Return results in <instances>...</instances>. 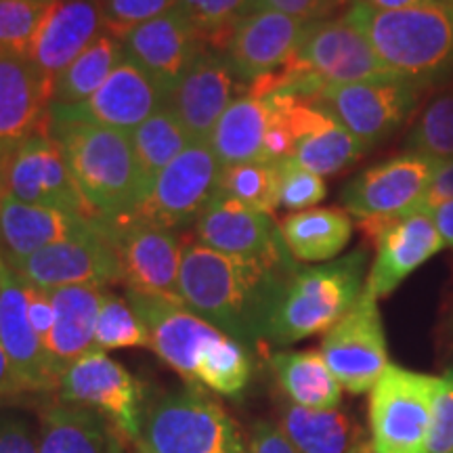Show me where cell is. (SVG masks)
<instances>
[{
    "label": "cell",
    "mask_w": 453,
    "mask_h": 453,
    "mask_svg": "<svg viewBox=\"0 0 453 453\" xmlns=\"http://www.w3.org/2000/svg\"><path fill=\"white\" fill-rule=\"evenodd\" d=\"M307 26L273 9L254 11L234 27L223 55L237 81L250 84L281 70L296 55Z\"/></svg>",
    "instance_id": "7402d4cb"
},
{
    "label": "cell",
    "mask_w": 453,
    "mask_h": 453,
    "mask_svg": "<svg viewBox=\"0 0 453 453\" xmlns=\"http://www.w3.org/2000/svg\"><path fill=\"white\" fill-rule=\"evenodd\" d=\"M120 434L97 411L53 403L41 416L38 453H124Z\"/></svg>",
    "instance_id": "f1b7e54d"
},
{
    "label": "cell",
    "mask_w": 453,
    "mask_h": 453,
    "mask_svg": "<svg viewBox=\"0 0 453 453\" xmlns=\"http://www.w3.org/2000/svg\"><path fill=\"white\" fill-rule=\"evenodd\" d=\"M127 300L150 336V349L189 387H196L197 357L219 336V327L174 300L134 290L127 292Z\"/></svg>",
    "instance_id": "ffe728a7"
},
{
    "label": "cell",
    "mask_w": 453,
    "mask_h": 453,
    "mask_svg": "<svg viewBox=\"0 0 453 453\" xmlns=\"http://www.w3.org/2000/svg\"><path fill=\"white\" fill-rule=\"evenodd\" d=\"M0 453H38V434L17 416H0Z\"/></svg>",
    "instance_id": "bcb514c9"
},
{
    "label": "cell",
    "mask_w": 453,
    "mask_h": 453,
    "mask_svg": "<svg viewBox=\"0 0 453 453\" xmlns=\"http://www.w3.org/2000/svg\"><path fill=\"white\" fill-rule=\"evenodd\" d=\"M353 453H378L376 449H373V447H372V443H364V445H361L359 447V449H355Z\"/></svg>",
    "instance_id": "11a10c76"
},
{
    "label": "cell",
    "mask_w": 453,
    "mask_h": 453,
    "mask_svg": "<svg viewBox=\"0 0 453 453\" xmlns=\"http://www.w3.org/2000/svg\"><path fill=\"white\" fill-rule=\"evenodd\" d=\"M17 395H26V390L21 387L19 378L15 376L13 365H11L7 353H4L3 344H0V401L13 399Z\"/></svg>",
    "instance_id": "f907efd6"
},
{
    "label": "cell",
    "mask_w": 453,
    "mask_h": 453,
    "mask_svg": "<svg viewBox=\"0 0 453 453\" xmlns=\"http://www.w3.org/2000/svg\"><path fill=\"white\" fill-rule=\"evenodd\" d=\"M55 393L61 403L101 413L127 439L139 437L145 411L143 384L104 350H93L73 361L61 373Z\"/></svg>",
    "instance_id": "9c48e42d"
},
{
    "label": "cell",
    "mask_w": 453,
    "mask_h": 453,
    "mask_svg": "<svg viewBox=\"0 0 453 453\" xmlns=\"http://www.w3.org/2000/svg\"><path fill=\"white\" fill-rule=\"evenodd\" d=\"M367 252L364 248L317 267L288 275L267 326L265 344L288 347L326 334L364 294Z\"/></svg>",
    "instance_id": "277c9868"
},
{
    "label": "cell",
    "mask_w": 453,
    "mask_h": 453,
    "mask_svg": "<svg viewBox=\"0 0 453 453\" xmlns=\"http://www.w3.org/2000/svg\"><path fill=\"white\" fill-rule=\"evenodd\" d=\"M277 384L288 401L307 410H336L342 387L326 365L319 350L275 353L269 359Z\"/></svg>",
    "instance_id": "d6a6232c"
},
{
    "label": "cell",
    "mask_w": 453,
    "mask_h": 453,
    "mask_svg": "<svg viewBox=\"0 0 453 453\" xmlns=\"http://www.w3.org/2000/svg\"><path fill=\"white\" fill-rule=\"evenodd\" d=\"M292 134V157L319 177H330L365 154V147L315 101L267 93Z\"/></svg>",
    "instance_id": "ac0fdd59"
},
{
    "label": "cell",
    "mask_w": 453,
    "mask_h": 453,
    "mask_svg": "<svg viewBox=\"0 0 453 453\" xmlns=\"http://www.w3.org/2000/svg\"><path fill=\"white\" fill-rule=\"evenodd\" d=\"M292 273L191 242L180 265V300L226 336L254 349L265 344L271 313Z\"/></svg>",
    "instance_id": "6da1fadb"
},
{
    "label": "cell",
    "mask_w": 453,
    "mask_h": 453,
    "mask_svg": "<svg viewBox=\"0 0 453 453\" xmlns=\"http://www.w3.org/2000/svg\"><path fill=\"white\" fill-rule=\"evenodd\" d=\"M217 194L252 208L273 214L280 208V170L277 162L252 160L223 166Z\"/></svg>",
    "instance_id": "8d00e7d4"
},
{
    "label": "cell",
    "mask_w": 453,
    "mask_h": 453,
    "mask_svg": "<svg viewBox=\"0 0 453 453\" xmlns=\"http://www.w3.org/2000/svg\"><path fill=\"white\" fill-rule=\"evenodd\" d=\"M145 197L157 174L189 147L191 137L166 105L130 133ZM143 197V200H145Z\"/></svg>",
    "instance_id": "e575fe53"
},
{
    "label": "cell",
    "mask_w": 453,
    "mask_h": 453,
    "mask_svg": "<svg viewBox=\"0 0 453 453\" xmlns=\"http://www.w3.org/2000/svg\"><path fill=\"white\" fill-rule=\"evenodd\" d=\"M95 220L55 208L32 206L7 196L0 203V260L13 269L50 243L87 234Z\"/></svg>",
    "instance_id": "4316f807"
},
{
    "label": "cell",
    "mask_w": 453,
    "mask_h": 453,
    "mask_svg": "<svg viewBox=\"0 0 453 453\" xmlns=\"http://www.w3.org/2000/svg\"><path fill=\"white\" fill-rule=\"evenodd\" d=\"M36 3H44V4H49V3H53V0H36Z\"/></svg>",
    "instance_id": "9f6ffc18"
},
{
    "label": "cell",
    "mask_w": 453,
    "mask_h": 453,
    "mask_svg": "<svg viewBox=\"0 0 453 453\" xmlns=\"http://www.w3.org/2000/svg\"><path fill=\"white\" fill-rule=\"evenodd\" d=\"M116 349H150V336L128 300L113 292H104L95 327V350L105 353Z\"/></svg>",
    "instance_id": "ab89813d"
},
{
    "label": "cell",
    "mask_w": 453,
    "mask_h": 453,
    "mask_svg": "<svg viewBox=\"0 0 453 453\" xmlns=\"http://www.w3.org/2000/svg\"><path fill=\"white\" fill-rule=\"evenodd\" d=\"M271 120H273V105L269 104V99L243 93L226 107L208 143L223 166L265 160V137Z\"/></svg>",
    "instance_id": "4dcf8cb0"
},
{
    "label": "cell",
    "mask_w": 453,
    "mask_h": 453,
    "mask_svg": "<svg viewBox=\"0 0 453 453\" xmlns=\"http://www.w3.org/2000/svg\"><path fill=\"white\" fill-rule=\"evenodd\" d=\"M449 3H451V7H453V0H449Z\"/></svg>",
    "instance_id": "6f0895ef"
},
{
    "label": "cell",
    "mask_w": 453,
    "mask_h": 453,
    "mask_svg": "<svg viewBox=\"0 0 453 453\" xmlns=\"http://www.w3.org/2000/svg\"><path fill=\"white\" fill-rule=\"evenodd\" d=\"M319 353L340 387L353 395L372 390L390 365L378 298L364 288L349 313L326 332Z\"/></svg>",
    "instance_id": "4fadbf2b"
},
{
    "label": "cell",
    "mask_w": 453,
    "mask_h": 453,
    "mask_svg": "<svg viewBox=\"0 0 453 453\" xmlns=\"http://www.w3.org/2000/svg\"><path fill=\"white\" fill-rule=\"evenodd\" d=\"M0 344L26 393H53L57 380L44 340L27 317L26 281L0 260Z\"/></svg>",
    "instance_id": "cb8c5ba5"
},
{
    "label": "cell",
    "mask_w": 453,
    "mask_h": 453,
    "mask_svg": "<svg viewBox=\"0 0 453 453\" xmlns=\"http://www.w3.org/2000/svg\"><path fill=\"white\" fill-rule=\"evenodd\" d=\"M430 217L434 220L441 240H443L445 248H453V200H447L439 203L437 208L430 211Z\"/></svg>",
    "instance_id": "816d5d0a"
},
{
    "label": "cell",
    "mask_w": 453,
    "mask_h": 453,
    "mask_svg": "<svg viewBox=\"0 0 453 453\" xmlns=\"http://www.w3.org/2000/svg\"><path fill=\"white\" fill-rule=\"evenodd\" d=\"M361 226L376 243V258L365 280V292L373 298L388 296L413 271L445 248L426 211H413L393 220H364Z\"/></svg>",
    "instance_id": "e0dca14e"
},
{
    "label": "cell",
    "mask_w": 453,
    "mask_h": 453,
    "mask_svg": "<svg viewBox=\"0 0 453 453\" xmlns=\"http://www.w3.org/2000/svg\"><path fill=\"white\" fill-rule=\"evenodd\" d=\"M439 160L405 151L365 168L340 191L344 211L364 220H393L418 211Z\"/></svg>",
    "instance_id": "8fae6325"
},
{
    "label": "cell",
    "mask_w": 453,
    "mask_h": 453,
    "mask_svg": "<svg viewBox=\"0 0 453 453\" xmlns=\"http://www.w3.org/2000/svg\"><path fill=\"white\" fill-rule=\"evenodd\" d=\"M7 197V189H4V160L0 157V203Z\"/></svg>",
    "instance_id": "db71d44e"
},
{
    "label": "cell",
    "mask_w": 453,
    "mask_h": 453,
    "mask_svg": "<svg viewBox=\"0 0 453 453\" xmlns=\"http://www.w3.org/2000/svg\"><path fill=\"white\" fill-rule=\"evenodd\" d=\"M137 453H248V439L225 407L200 387L162 395L145 405Z\"/></svg>",
    "instance_id": "5b68a950"
},
{
    "label": "cell",
    "mask_w": 453,
    "mask_h": 453,
    "mask_svg": "<svg viewBox=\"0 0 453 453\" xmlns=\"http://www.w3.org/2000/svg\"><path fill=\"white\" fill-rule=\"evenodd\" d=\"M4 189L9 197L32 206L101 219L73 179L61 147L47 130L21 141L4 157Z\"/></svg>",
    "instance_id": "30bf717a"
},
{
    "label": "cell",
    "mask_w": 453,
    "mask_h": 453,
    "mask_svg": "<svg viewBox=\"0 0 453 453\" xmlns=\"http://www.w3.org/2000/svg\"><path fill=\"white\" fill-rule=\"evenodd\" d=\"M250 349L220 332L203 347L196 364V387L211 388L223 396H242L252 380Z\"/></svg>",
    "instance_id": "d590c367"
},
{
    "label": "cell",
    "mask_w": 453,
    "mask_h": 453,
    "mask_svg": "<svg viewBox=\"0 0 453 453\" xmlns=\"http://www.w3.org/2000/svg\"><path fill=\"white\" fill-rule=\"evenodd\" d=\"M447 200H453V160L441 162L437 173H434L433 180H430L426 194H424L418 211L430 212L433 208H437L439 203Z\"/></svg>",
    "instance_id": "681fc988"
},
{
    "label": "cell",
    "mask_w": 453,
    "mask_h": 453,
    "mask_svg": "<svg viewBox=\"0 0 453 453\" xmlns=\"http://www.w3.org/2000/svg\"><path fill=\"white\" fill-rule=\"evenodd\" d=\"M280 170V206L286 211H309L327 196L324 177L304 168L294 157L277 162Z\"/></svg>",
    "instance_id": "b9f144b4"
},
{
    "label": "cell",
    "mask_w": 453,
    "mask_h": 453,
    "mask_svg": "<svg viewBox=\"0 0 453 453\" xmlns=\"http://www.w3.org/2000/svg\"><path fill=\"white\" fill-rule=\"evenodd\" d=\"M292 64L324 84H350L396 78L347 17L311 21Z\"/></svg>",
    "instance_id": "9a60e30c"
},
{
    "label": "cell",
    "mask_w": 453,
    "mask_h": 453,
    "mask_svg": "<svg viewBox=\"0 0 453 453\" xmlns=\"http://www.w3.org/2000/svg\"><path fill=\"white\" fill-rule=\"evenodd\" d=\"M120 44L130 64L147 73L166 95L206 49L179 9L122 34Z\"/></svg>",
    "instance_id": "44dd1931"
},
{
    "label": "cell",
    "mask_w": 453,
    "mask_h": 453,
    "mask_svg": "<svg viewBox=\"0 0 453 453\" xmlns=\"http://www.w3.org/2000/svg\"><path fill=\"white\" fill-rule=\"evenodd\" d=\"M124 61L120 38L104 32L76 57L50 87V105H76L101 88L110 73Z\"/></svg>",
    "instance_id": "836d02e7"
},
{
    "label": "cell",
    "mask_w": 453,
    "mask_h": 453,
    "mask_svg": "<svg viewBox=\"0 0 453 453\" xmlns=\"http://www.w3.org/2000/svg\"><path fill=\"white\" fill-rule=\"evenodd\" d=\"M277 426L298 453H353L365 443L359 424L338 407L307 410L286 399Z\"/></svg>",
    "instance_id": "f546056e"
},
{
    "label": "cell",
    "mask_w": 453,
    "mask_h": 453,
    "mask_svg": "<svg viewBox=\"0 0 453 453\" xmlns=\"http://www.w3.org/2000/svg\"><path fill=\"white\" fill-rule=\"evenodd\" d=\"M418 90L401 78H382L350 84H326L315 104L372 150L399 130L416 110Z\"/></svg>",
    "instance_id": "ba28073f"
},
{
    "label": "cell",
    "mask_w": 453,
    "mask_h": 453,
    "mask_svg": "<svg viewBox=\"0 0 453 453\" xmlns=\"http://www.w3.org/2000/svg\"><path fill=\"white\" fill-rule=\"evenodd\" d=\"M405 145L407 151L433 160H453V90L430 99L407 134Z\"/></svg>",
    "instance_id": "f35d334b"
},
{
    "label": "cell",
    "mask_w": 453,
    "mask_h": 453,
    "mask_svg": "<svg viewBox=\"0 0 453 453\" xmlns=\"http://www.w3.org/2000/svg\"><path fill=\"white\" fill-rule=\"evenodd\" d=\"M344 17L367 38L382 64L418 90L453 76V7L430 0L416 7L382 11L355 0Z\"/></svg>",
    "instance_id": "7a4b0ae2"
},
{
    "label": "cell",
    "mask_w": 453,
    "mask_h": 453,
    "mask_svg": "<svg viewBox=\"0 0 453 453\" xmlns=\"http://www.w3.org/2000/svg\"><path fill=\"white\" fill-rule=\"evenodd\" d=\"M97 226L116 252L128 290L183 303L179 277L185 246L177 231L137 217L97 219Z\"/></svg>",
    "instance_id": "8992f818"
},
{
    "label": "cell",
    "mask_w": 453,
    "mask_h": 453,
    "mask_svg": "<svg viewBox=\"0 0 453 453\" xmlns=\"http://www.w3.org/2000/svg\"><path fill=\"white\" fill-rule=\"evenodd\" d=\"M424 453H453V370L439 376Z\"/></svg>",
    "instance_id": "ee69618b"
},
{
    "label": "cell",
    "mask_w": 453,
    "mask_h": 453,
    "mask_svg": "<svg viewBox=\"0 0 453 453\" xmlns=\"http://www.w3.org/2000/svg\"><path fill=\"white\" fill-rule=\"evenodd\" d=\"M50 93L30 61L21 53H0V157H7L21 141L47 130Z\"/></svg>",
    "instance_id": "484cf974"
},
{
    "label": "cell",
    "mask_w": 453,
    "mask_h": 453,
    "mask_svg": "<svg viewBox=\"0 0 453 453\" xmlns=\"http://www.w3.org/2000/svg\"><path fill=\"white\" fill-rule=\"evenodd\" d=\"M237 76L223 53L203 49L177 87L166 107L183 124L191 141H208L226 107L235 99Z\"/></svg>",
    "instance_id": "d4e9b609"
},
{
    "label": "cell",
    "mask_w": 453,
    "mask_h": 453,
    "mask_svg": "<svg viewBox=\"0 0 453 453\" xmlns=\"http://www.w3.org/2000/svg\"><path fill=\"white\" fill-rule=\"evenodd\" d=\"M359 3L370 4L373 9H382V11H395V9H407V7H416V4H424L430 3V0H359Z\"/></svg>",
    "instance_id": "f5cc1de1"
},
{
    "label": "cell",
    "mask_w": 453,
    "mask_h": 453,
    "mask_svg": "<svg viewBox=\"0 0 453 453\" xmlns=\"http://www.w3.org/2000/svg\"><path fill=\"white\" fill-rule=\"evenodd\" d=\"M280 226L288 250L300 263H326L336 258L353 237V220L340 208L292 212Z\"/></svg>",
    "instance_id": "1f68e13d"
},
{
    "label": "cell",
    "mask_w": 453,
    "mask_h": 453,
    "mask_svg": "<svg viewBox=\"0 0 453 453\" xmlns=\"http://www.w3.org/2000/svg\"><path fill=\"white\" fill-rule=\"evenodd\" d=\"M196 235L203 246L226 257L257 260L283 271L298 269L273 214L252 211L220 194L212 196L196 220Z\"/></svg>",
    "instance_id": "5bb4252c"
},
{
    "label": "cell",
    "mask_w": 453,
    "mask_h": 453,
    "mask_svg": "<svg viewBox=\"0 0 453 453\" xmlns=\"http://www.w3.org/2000/svg\"><path fill=\"white\" fill-rule=\"evenodd\" d=\"M248 453H298L273 422H258L248 437Z\"/></svg>",
    "instance_id": "c3c4849f"
},
{
    "label": "cell",
    "mask_w": 453,
    "mask_h": 453,
    "mask_svg": "<svg viewBox=\"0 0 453 453\" xmlns=\"http://www.w3.org/2000/svg\"><path fill=\"white\" fill-rule=\"evenodd\" d=\"M439 376L390 364L370 390L372 447L378 453H424Z\"/></svg>",
    "instance_id": "52a82bcc"
},
{
    "label": "cell",
    "mask_w": 453,
    "mask_h": 453,
    "mask_svg": "<svg viewBox=\"0 0 453 453\" xmlns=\"http://www.w3.org/2000/svg\"><path fill=\"white\" fill-rule=\"evenodd\" d=\"M26 300H27V317H30L32 327L36 330L38 336L44 340L49 336L50 327H53V321H55L53 296H50L49 290H42V288L26 283Z\"/></svg>",
    "instance_id": "7dc6e473"
},
{
    "label": "cell",
    "mask_w": 453,
    "mask_h": 453,
    "mask_svg": "<svg viewBox=\"0 0 453 453\" xmlns=\"http://www.w3.org/2000/svg\"><path fill=\"white\" fill-rule=\"evenodd\" d=\"M220 168L223 164L208 141H191L183 154L157 174L150 194L128 217L145 219L173 231L196 225L217 194Z\"/></svg>",
    "instance_id": "7c38bea8"
},
{
    "label": "cell",
    "mask_w": 453,
    "mask_h": 453,
    "mask_svg": "<svg viewBox=\"0 0 453 453\" xmlns=\"http://www.w3.org/2000/svg\"><path fill=\"white\" fill-rule=\"evenodd\" d=\"M104 292V288L93 286L50 290L55 321L49 336L44 338V347L57 380L73 361L95 350V327H97Z\"/></svg>",
    "instance_id": "83f0119b"
},
{
    "label": "cell",
    "mask_w": 453,
    "mask_h": 453,
    "mask_svg": "<svg viewBox=\"0 0 453 453\" xmlns=\"http://www.w3.org/2000/svg\"><path fill=\"white\" fill-rule=\"evenodd\" d=\"M355 0H260L263 9H273L280 13L296 17L300 21H324L332 19L338 9L350 7Z\"/></svg>",
    "instance_id": "f6af8a7d"
},
{
    "label": "cell",
    "mask_w": 453,
    "mask_h": 453,
    "mask_svg": "<svg viewBox=\"0 0 453 453\" xmlns=\"http://www.w3.org/2000/svg\"><path fill=\"white\" fill-rule=\"evenodd\" d=\"M185 15L206 49L225 53L234 27L243 17L263 9L260 0H179Z\"/></svg>",
    "instance_id": "74e56055"
},
{
    "label": "cell",
    "mask_w": 453,
    "mask_h": 453,
    "mask_svg": "<svg viewBox=\"0 0 453 453\" xmlns=\"http://www.w3.org/2000/svg\"><path fill=\"white\" fill-rule=\"evenodd\" d=\"M104 32L101 0H53L47 4L27 57L49 87V93L55 78Z\"/></svg>",
    "instance_id": "603a6c76"
},
{
    "label": "cell",
    "mask_w": 453,
    "mask_h": 453,
    "mask_svg": "<svg viewBox=\"0 0 453 453\" xmlns=\"http://www.w3.org/2000/svg\"><path fill=\"white\" fill-rule=\"evenodd\" d=\"M179 0H101L105 32L120 38L133 27L177 9Z\"/></svg>",
    "instance_id": "7bdbcfd3"
},
{
    "label": "cell",
    "mask_w": 453,
    "mask_h": 453,
    "mask_svg": "<svg viewBox=\"0 0 453 453\" xmlns=\"http://www.w3.org/2000/svg\"><path fill=\"white\" fill-rule=\"evenodd\" d=\"M47 133L101 219H122L137 211L145 191L128 133L61 118H49Z\"/></svg>",
    "instance_id": "3957f363"
},
{
    "label": "cell",
    "mask_w": 453,
    "mask_h": 453,
    "mask_svg": "<svg viewBox=\"0 0 453 453\" xmlns=\"http://www.w3.org/2000/svg\"><path fill=\"white\" fill-rule=\"evenodd\" d=\"M166 101L168 95L124 57L97 93L76 105H49V118L97 124L130 134L160 111Z\"/></svg>",
    "instance_id": "d6986e66"
},
{
    "label": "cell",
    "mask_w": 453,
    "mask_h": 453,
    "mask_svg": "<svg viewBox=\"0 0 453 453\" xmlns=\"http://www.w3.org/2000/svg\"><path fill=\"white\" fill-rule=\"evenodd\" d=\"M44 13L36 0H0V53L27 55Z\"/></svg>",
    "instance_id": "60d3db41"
},
{
    "label": "cell",
    "mask_w": 453,
    "mask_h": 453,
    "mask_svg": "<svg viewBox=\"0 0 453 453\" xmlns=\"http://www.w3.org/2000/svg\"><path fill=\"white\" fill-rule=\"evenodd\" d=\"M13 271L26 283L49 292L70 286L105 288L124 281L116 252L101 235L97 220L87 234L50 243L21 260Z\"/></svg>",
    "instance_id": "2e32d148"
}]
</instances>
